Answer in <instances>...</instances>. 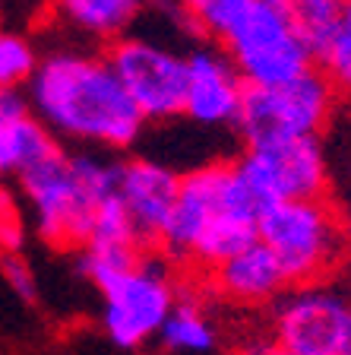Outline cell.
<instances>
[{"label": "cell", "instance_id": "21", "mask_svg": "<svg viewBox=\"0 0 351 355\" xmlns=\"http://www.w3.org/2000/svg\"><path fill=\"white\" fill-rule=\"evenodd\" d=\"M26 241L22 209L16 203L13 191L0 184V254H19Z\"/></svg>", "mask_w": 351, "mask_h": 355}, {"label": "cell", "instance_id": "22", "mask_svg": "<svg viewBox=\"0 0 351 355\" xmlns=\"http://www.w3.org/2000/svg\"><path fill=\"white\" fill-rule=\"evenodd\" d=\"M0 276H3L7 286L16 292V298H22L26 304L38 302L35 273H32L29 260H22V254H0Z\"/></svg>", "mask_w": 351, "mask_h": 355}, {"label": "cell", "instance_id": "8", "mask_svg": "<svg viewBox=\"0 0 351 355\" xmlns=\"http://www.w3.org/2000/svg\"><path fill=\"white\" fill-rule=\"evenodd\" d=\"M108 60L146 121H168L183 114L187 58L155 38L124 35L111 44Z\"/></svg>", "mask_w": 351, "mask_h": 355}, {"label": "cell", "instance_id": "11", "mask_svg": "<svg viewBox=\"0 0 351 355\" xmlns=\"http://www.w3.org/2000/svg\"><path fill=\"white\" fill-rule=\"evenodd\" d=\"M177 193H181V175L168 165L152 159H130L120 165L117 197L124 203L143 248L161 244V232L174 213Z\"/></svg>", "mask_w": 351, "mask_h": 355}, {"label": "cell", "instance_id": "2", "mask_svg": "<svg viewBox=\"0 0 351 355\" xmlns=\"http://www.w3.org/2000/svg\"><path fill=\"white\" fill-rule=\"evenodd\" d=\"M260 213L263 207L237 162L203 165L181 178V193L161 232V248L171 257H190L206 270H215L260 241Z\"/></svg>", "mask_w": 351, "mask_h": 355}, {"label": "cell", "instance_id": "3", "mask_svg": "<svg viewBox=\"0 0 351 355\" xmlns=\"http://www.w3.org/2000/svg\"><path fill=\"white\" fill-rule=\"evenodd\" d=\"M117 178L120 165L89 153L66 155L60 146L19 171L38 235L60 251L86 248L98 207L117 193Z\"/></svg>", "mask_w": 351, "mask_h": 355}, {"label": "cell", "instance_id": "14", "mask_svg": "<svg viewBox=\"0 0 351 355\" xmlns=\"http://www.w3.org/2000/svg\"><path fill=\"white\" fill-rule=\"evenodd\" d=\"M57 146L32 114V105L13 89H0V175H19Z\"/></svg>", "mask_w": 351, "mask_h": 355}, {"label": "cell", "instance_id": "20", "mask_svg": "<svg viewBox=\"0 0 351 355\" xmlns=\"http://www.w3.org/2000/svg\"><path fill=\"white\" fill-rule=\"evenodd\" d=\"M323 67H326V76L332 80V86H342L351 92V0H345L342 26L332 38L330 51L323 54Z\"/></svg>", "mask_w": 351, "mask_h": 355}, {"label": "cell", "instance_id": "13", "mask_svg": "<svg viewBox=\"0 0 351 355\" xmlns=\"http://www.w3.org/2000/svg\"><path fill=\"white\" fill-rule=\"evenodd\" d=\"M213 279L222 295L241 304H269L288 292V279L276 254L263 241L244 248L213 270Z\"/></svg>", "mask_w": 351, "mask_h": 355}, {"label": "cell", "instance_id": "5", "mask_svg": "<svg viewBox=\"0 0 351 355\" xmlns=\"http://www.w3.org/2000/svg\"><path fill=\"white\" fill-rule=\"evenodd\" d=\"M225 48L247 86H278L314 70V54L294 29L288 0H256L228 32Z\"/></svg>", "mask_w": 351, "mask_h": 355}, {"label": "cell", "instance_id": "23", "mask_svg": "<svg viewBox=\"0 0 351 355\" xmlns=\"http://www.w3.org/2000/svg\"><path fill=\"white\" fill-rule=\"evenodd\" d=\"M237 355H291L285 346H278L276 340H256L250 346H244Z\"/></svg>", "mask_w": 351, "mask_h": 355}, {"label": "cell", "instance_id": "4", "mask_svg": "<svg viewBox=\"0 0 351 355\" xmlns=\"http://www.w3.org/2000/svg\"><path fill=\"white\" fill-rule=\"evenodd\" d=\"M260 241L282 263L288 286L326 282L348 260L345 216L326 197L263 207Z\"/></svg>", "mask_w": 351, "mask_h": 355}, {"label": "cell", "instance_id": "18", "mask_svg": "<svg viewBox=\"0 0 351 355\" xmlns=\"http://www.w3.org/2000/svg\"><path fill=\"white\" fill-rule=\"evenodd\" d=\"M256 0H174V7L187 16L193 29L209 32V35L225 42L228 32L247 16V10Z\"/></svg>", "mask_w": 351, "mask_h": 355}, {"label": "cell", "instance_id": "6", "mask_svg": "<svg viewBox=\"0 0 351 355\" xmlns=\"http://www.w3.org/2000/svg\"><path fill=\"white\" fill-rule=\"evenodd\" d=\"M332 98V80L316 70H307L278 86H247L237 127L250 146L288 137H316V130L330 118Z\"/></svg>", "mask_w": 351, "mask_h": 355}, {"label": "cell", "instance_id": "10", "mask_svg": "<svg viewBox=\"0 0 351 355\" xmlns=\"http://www.w3.org/2000/svg\"><path fill=\"white\" fill-rule=\"evenodd\" d=\"M272 308V340L291 355H336L351 320V298L330 282L294 286Z\"/></svg>", "mask_w": 351, "mask_h": 355}, {"label": "cell", "instance_id": "7", "mask_svg": "<svg viewBox=\"0 0 351 355\" xmlns=\"http://www.w3.org/2000/svg\"><path fill=\"white\" fill-rule=\"evenodd\" d=\"M92 286L105 298V330L120 349H136L149 336H159L174 311V288L159 260L143 257L133 270L98 276Z\"/></svg>", "mask_w": 351, "mask_h": 355}, {"label": "cell", "instance_id": "16", "mask_svg": "<svg viewBox=\"0 0 351 355\" xmlns=\"http://www.w3.org/2000/svg\"><path fill=\"white\" fill-rule=\"evenodd\" d=\"M288 10H291L294 29L310 48V54L323 60V54L330 51L332 38L342 26L345 0H288Z\"/></svg>", "mask_w": 351, "mask_h": 355}, {"label": "cell", "instance_id": "24", "mask_svg": "<svg viewBox=\"0 0 351 355\" xmlns=\"http://www.w3.org/2000/svg\"><path fill=\"white\" fill-rule=\"evenodd\" d=\"M336 355H351V320H348V327H345V336H342V343H339Z\"/></svg>", "mask_w": 351, "mask_h": 355}, {"label": "cell", "instance_id": "25", "mask_svg": "<svg viewBox=\"0 0 351 355\" xmlns=\"http://www.w3.org/2000/svg\"><path fill=\"white\" fill-rule=\"evenodd\" d=\"M345 248H348V260H351V213H345Z\"/></svg>", "mask_w": 351, "mask_h": 355}, {"label": "cell", "instance_id": "9", "mask_svg": "<svg viewBox=\"0 0 351 355\" xmlns=\"http://www.w3.org/2000/svg\"><path fill=\"white\" fill-rule=\"evenodd\" d=\"M237 168L260 207L285 200H314L326 191V159L316 137L253 143L241 155Z\"/></svg>", "mask_w": 351, "mask_h": 355}, {"label": "cell", "instance_id": "12", "mask_svg": "<svg viewBox=\"0 0 351 355\" xmlns=\"http://www.w3.org/2000/svg\"><path fill=\"white\" fill-rule=\"evenodd\" d=\"M247 83L241 80L231 58L213 48H197L187 58V96L183 114L197 124L219 127L237 121Z\"/></svg>", "mask_w": 351, "mask_h": 355}, {"label": "cell", "instance_id": "19", "mask_svg": "<svg viewBox=\"0 0 351 355\" xmlns=\"http://www.w3.org/2000/svg\"><path fill=\"white\" fill-rule=\"evenodd\" d=\"M38 70V54L29 38L16 32H0V89H13L29 83Z\"/></svg>", "mask_w": 351, "mask_h": 355}, {"label": "cell", "instance_id": "17", "mask_svg": "<svg viewBox=\"0 0 351 355\" xmlns=\"http://www.w3.org/2000/svg\"><path fill=\"white\" fill-rule=\"evenodd\" d=\"M159 340L165 352H209L215 349V327L193 302H181L161 324Z\"/></svg>", "mask_w": 351, "mask_h": 355}, {"label": "cell", "instance_id": "1", "mask_svg": "<svg viewBox=\"0 0 351 355\" xmlns=\"http://www.w3.org/2000/svg\"><path fill=\"white\" fill-rule=\"evenodd\" d=\"M29 105L54 140L86 146L127 149L146 124L111 60L76 48H60L38 60L29 80Z\"/></svg>", "mask_w": 351, "mask_h": 355}, {"label": "cell", "instance_id": "15", "mask_svg": "<svg viewBox=\"0 0 351 355\" xmlns=\"http://www.w3.org/2000/svg\"><path fill=\"white\" fill-rule=\"evenodd\" d=\"M149 0H54L57 16L86 38L117 42L133 26Z\"/></svg>", "mask_w": 351, "mask_h": 355}]
</instances>
